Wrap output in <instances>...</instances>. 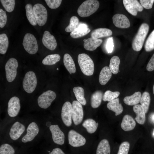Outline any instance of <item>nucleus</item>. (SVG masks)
Segmentation results:
<instances>
[{
  "label": "nucleus",
  "instance_id": "cd10ccee",
  "mask_svg": "<svg viewBox=\"0 0 154 154\" xmlns=\"http://www.w3.org/2000/svg\"><path fill=\"white\" fill-rule=\"evenodd\" d=\"M110 147L108 141L106 139L102 140L99 143L96 154H110Z\"/></svg>",
  "mask_w": 154,
  "mask_h": 154
},
{
  "label": "nucleus",
  "instance_id": "58836bf2",
  "mask_svg": "<svg viewBox=\"0 0 154 154\" xmlns=\"http://www.w3.org/2000/svg\"><path fill=\"white\" fill-rule=\"evenodd\" d=\"M120 92L118 91L112 92L110 90H108L104 93L102 99L104 101H107L109 102L117 98Z\"/></svg>",
  "mask_w": 154,
  "mask_h": 154
},
{
  "label": "nucleus",
  "instance_id": "9d476101",
  "mask_svg": "<svg viewBox=\"0 0 154 154\" xmlns=\"http://www.w3.org/2000/svg\"><path fill=\"white\" fill-rule=\"evenodd\" d=\"M68 143L73 147H78L84 145L86 143L85 138L75 131L72 129L68 133Z\"/></svg>",
  "mask_w": 154,
  "mask_h": 154
},
{
  "label": "nucleus",
  "instance_id": "6e6552de",
  "mask_svg": "<svg viewBox=\"0 0 154 154\" xmlns=\"http://www.w3.org/2000/svg\"><path fill=\"white\" fill-rule=\"evenodd\" d=\"M56 95L54 91L48 90L40 95L37 99L39 106L43 109H46L55 99Z\"/></svg>",
  "mask_w": 154,
  "mask_h": 154
},
{
  "label": "nucleus",
  "instance_id": "72a5a7b5",
  "mask_svg": "<svg viewBox=\"0 0 154 154\" xmlns=\"http://www.w3.org/2000/svg\"><path fill=\"white\" fill-rule=\"evenodd\" d=\"M60 56L58 54H49L47 56L42 60V63L45 65H51L59 61Z\"/></svg>",
  "mask_w": 154,
  "mask_h": 154
},
{
  "label": "nucleus",
  "instance_id": "2f4dec72",
  "mask_svg": "<svg viewBox=\"0 0 154 154\" xmlns=\"http://www.w3.org/2000/svg\"><path fill=\"white\" fill-rule=\"evenodd\" d=\"M73 90L77 101L82 105H86V102L84 98V92L83 88L80 86L75 87L73 88Z\"/></svg>",
  "mask_w": 154,
  "mask_h": 154
},
{
  "label": "nucleus",
  "instance_id": "c85d7f7f",
  "mask_svg": "<svg viewBox=\"0 0 154 154\" xmlns=\"http://www.w3.org/2000/svg\"><path fill=\"white\" fill-rule=\"evenodd\" d=\"M103 96V92L100 90L96 91L92 94L91 97V105L92 108H96L100 106Z\"/></svg>",
  "mask_w": 154,
  "mask_h": 154
},
{
  "label": "nucleus",
  "instance_id": "a19ab883",
  "mask_svg": "<svg viewBox=\"0 0 154 154\" xmlns=\"http://www.w3.org/2000/svg\"><path fill=\"white\" fill-rule=\"evenodd\" d=\"M15 151L10 145L7 143L2 144L0 147V154H14Z\"/></svg>",
  "mask_w": 154,
  "mask_h": 154
},
{
  "label": "nucleus",
  "instance_id": "f257e3e1",
  "mask_svg": "<svg viewBox=\"0 0 154 154\" xmlns=\"http://www.w3.org/2000/svg\"><path fill=\"white\" fill-rule=\"evenodd\" d=\"M149 29L147 24L144 23L141 25L132 42V47L134 50L139 51L141 50Z\"/></svg>",
  "mask_w": 154,
  "mask_h": 154
},
{
  "label": "nucleus",
  "instance_id": "423d86ee",
  "mask_svg": "<svg viewBox=\"0 0 154 154\" xmlns=\"http://www.w3.org/2000/svg\"><path fill=\"white\" fill-rule=\"evenodd\" d=\"M18 66L17 60L13 58H9L6 63L5 66L6 76L8 82H12L15 78Z\"/></svg>",
  "mask_w": 154,
  "mask_h": 154
},
{
  "label": "nucleus",
  "instance_id": "473e14b6",
  "mask_svg": "<svg viewBox=\"0 0 154 154\" xmlns=\"http://www.w3.org/2000/svg\"><path fill=\"white\" fill-rule=\"evenodd\" d=\"M151 98L149 93L144 92L141 95L140 102L143 107L145 114L148 112L150 103Z\"/></svg>",
  "mask_w": 154,
  "mask_h": 154
},
{
  "label": "nucleus",
  "instance_id": "39448f33",
  "mask_svg": "<svg viewBox=\"0 0 154 154\" xmlns=\"http://www.w3.org/2000/svg\"><path fill=\"white\" fill-rule=\"evenodd\" d=\"M37 84V79L35 73L30 71L26 73L24 78L23 85V89L28 93L33 92Z\"/></svg>",
  "mask_w": 154,
  "mask_h": 154
},
{
  "label": "nucleus",
  "instance_id": "c03bdc74",
  "mask_svg": "<svg viewBox=\"0 0 154 154\" xmlns=\"http://www.w3.org/2000/svg\"><path fill=\"white\" fill-rule=\"evenodd\" d=\"M7 21V16L5 11L0 9V27L3 28L5 25Z\"/></svg>",
  "mask_w": 154,
  "mask_h": 154
},
{
  "label": "nucleus",
  "instance_id": "603ef678",
  "mask_svg": "<svg viewBox=\"0 0 154 154\" xmlns=\"http://www.w3.org/2000/svg\"><path fill=\"white\" fill-rule=\"evenodd\" d=\"M153 135L154 136V131H153Z\"/></svg>",
  "mask_w": 154,
  "mask_h": 154
},
{
  "label": "nucleus",
  "instance_id": "f8f14e48",
  "mask_svg": "<svg viewBox=\"0 0 154 154\" xmlns=\"http://www.w3.org/2000/svg\"><path fill=\"white\" fill-rule=\"evenodd\" d=\"M124 6L127 11L134 16L137 15L138 12H141L143 8L140 3L136 0H123Z\"/></svg>",
  "mask_w": 154,
  "mask_h": 154
},
{
  "label": "nucleus",
  "instance_id": "a878e982",
  "mask_svg": "<svg viewBox=\"0 0 154 154\" xmlns=\"http://www.w3.org/2000/svg\"><path fill=\"white\" fill-rule=\"evenodd\" d=\"M112 31L106 28H99L93 30L91 33V37L99 39L109 36L112 35Z\"/></svg>",
  "mask_w": 154,
  "mask_h": 154
},
{
  "label": "nucleus",
  "instance_id": "2eb2a0df",
  "mask_svg": "<svg viewBox=\"0 0 154 154\" xmlns=\"http://www.w3.org/2000/svg\"><path fill=\"white\" fill-rule=\"evenodd\" d=\"M39 131L38 127L35 122H32L28 126L27 133L22 138V141L24 143L32 141L38 135Z\"/></svg>",
  "mask_w": 154,
  "mask_h": 154
},
{
  "label": "nucleus",
  "instance_id": "864d4df0",
  "mask_svg": "<svg viewBox=\"0 0 154 154\" xmlns=\"http://www.w3.org/2000/svg\"><path fill=\"white\" fill-rule=\"evenodd\" d=\"M57 70H58V68H57Z\"/></svg>",
  "mask_w": 154,
  "mask_h": 154
},
{
  "label": "nucleus",
  "instance_id": "7ed1b4c3",
  "mask_svg": "<svg viewBox=\"0 0 154 154\" xmlns=\"http://www.w3.org/2000/svg\"><path fill=\"white\" fill-rule=\"evenodd\" d=\"M78 61L80 69L84 75L90 76L93 74L94 64L93 60L88 55L85 53L79 54Z\"/></svg>",
  "mask_w": 154,
  "mask_h": 154
},
{
  "label": "nucleus",
  "instance_id": "aec40b11",
  "mask_svg": "<svg viewBox=\"0 0 154 154\" xmlns=\"http://www.w3.org/2000/svg\"><path fill=\"white\" fill-rule=\"evenodd\" d=\"M83 46L86 50L93 51L95 50L102 43V40L91 37L87 39H84Z\"/></svg>",
  "mask_w": 154,
  "mask_h": 154
},
{
  "label": "nucleus",
  "instance_id": "c9c22d12",
  "mask_svg": "<svg viewBox=\"0 0 154 154\" xmlns=\"http://www.w3.org/2000/svg\"><path fill=\"white\" fill-rule=\"evenodd\" d=\"M9 46V41L8 37L5 33L0 35V53L5 54Z\"/></svg>",
  "mask_w": 154,
  "mask_h": 154
},
{
  "label": "nucleus",
  "instance_id": "37998d69",
  "mask_svg": "<svg viewBox=\"0 0 154 154\" xmlns=\"http://www.w3.org/2000/svg\"><path fill=\"white\" fill-rule=\"evenodd\" d=\"M48 7L51 9H55L60 5L62 2L61 0H45Z\"/></svg>",
  "mask_w": 154,
  "mask_h": 154
},
{
  "label": "nucleus",
  "instance_id": "f3484780",
  "mask_svg": "<svg viewBox=\"0 0 154 154\" xmlns=\"http://www.w3.org/2000/svg\"><path fill=\"white\" fill-rule=\"evenodd\" d=\"M113 22L115 26L119 28H126L130 26L129 19L125 15L116 14L112 17Z\"/></svg>",
  "mask_w": 154,
  "mask_h": 154
},
{
  "label": "nucleus",
  "instance_id": "a18cd8bd",
  "mask_svg": "<svg viewBox=\"0 0 154 154\" xmlns=\"http://www.w3.org/2000/svg\"><path fill=\"white\" fill-rule=\"evenodd\" d=\"M114 46L113 37H111L108 38L106 44V50L108 53H111L113 52Z\"/></svg>",
  "mask_w": 154,
  "mask_h": 154
},
{
  "label": "nucleus",
  "instance_id": "4468645a",
  "mask_svg": "<svg viewBox=\"0 0 154 154\" xmlns=\"http://www.w3.org/2000/svg\"><path fill=\"white\" fill-rule=\"evenodd\" d=\"M54 142L55 143L62 145L64 143L65 136L63 132L57 125H51L49 127Z\"/></svg>",
  "mask_w": 154,
  "mask_h": 154
},
{
  "label": "nucleus",
  "instance_id": "49530a36",
  "mask_svg": "<svg viewBox=\"0 0 154 154\" xmlns=\"http://www.w3.org/2000/svg\"><path fill=\"white\" fill-rule=\"evenodd\" d=\"M139 2L143 7L149 9L152 8L154 0H140Z\"/></svg>",
  "mask_w": 154,
  "mask_h": 154
},
{
  "label": "nucleus",
  "instance_id": "1a4fd4ad",
  "mask_svg": "<svg viewBox=\"0 0 154 154\" xmlns=\"http://www.w3.org/2000/svg\"><path fill=\"white\" fill-rule=\"evenodd\" d=\"M72 107L69 102H66L63 105L61 110V116L64 124L67 127L72 124Z\"/></svg>",
  "mask_w": 154,
  "mask_h": 154
},
{
  "label": "nucleus",
  "instance_id": "dca6fc26",
  "mask_svg": "<svg viewBox=\"0 0 154 154\" xmlns=\"http://www.w3.org/2000/svg\"><path fill=\"white\" fill-rule=\"evenodd\" d=\"M42 42L44 45L48 49L53 50L56 48L57 43L53 35L48 31H44L42 38Z\"/></svg>",
  "mask_w": 154,
  "mask_h": 154
},
{
  "label": "nucleus",
  "instance_id": "f704fd0d",
  "mask_svg": "<svg viewBox=\"0 0 154 154\" xmlns=\"http://www.w3.org/2000/svg\"><path fill=\"white\" fill-rule=\"evenodd\" d=\"M120 62L119 57L117 56H113L111 58L109 67L112 73L114 74H116L118 73Z\"/></svg>",
  "mask_w": 154,
  "mask_h": 154
},
{
  "label": "nucleus",
  "instance_id": "ea45409f",
  "mask_svg": "<svg viewBox=\"0 0 154 154\" xmlns=\"http://www.w3.org/2000/svg\"><path fill=\"white\" fill-rule=\"evenodd\" d=\"M1 2L6 11L11 12L14 9L15 0H1Z\"/></svg>",
  "mask_w": 154,
  "mask_h": 154
},
{
  "label": "nucleus",
  "instance_id": "3c124183",
  "mask_svg": "<svg viewBox=\"0 0 154 154\" xmlns=\"http://www.w3.org/2000/svg\"><path fill=\"white\" fill-rule=\"evenodd\" d=\"M152 118L153 119L154 121V115L152 116Z\"/></svg>",
  "mask_w": 154,
  "mask_h": 154
},
{
  "label": "nucleus",
  "instance_id": "5701e85b",
  "mask_svg": "<svg viewBox=\"0 0 154 154\" xmlns=\"http://www.w3.org/2000/svg\"><path fill=\"white\" fill-rule=\"evenodd\" d=\"M107 106L109 110L115 112V116H116L121 114L123 110L122 106L119 103L118 98L109 102L107 104Z\"/></svg>",
  "mask_w": 154,
  "mask_h": 154
},
{
  "label": "nucleus",
  "instance_id": "e433bc0d",
  "mask_svg": "<svg viewBox=\"0 0 154 154\" xmlns=\"http://www.w3.org/2000/svg\"><path fill=\"white\" fill-rule=\"evenodd\" d=\"M144 48L145 50L147 52L151 51L154 49V29L147 39Z\"/></svg>",
  "mask_w": 154,
  "mask_h": 154
},
{
  "label": "nucleus",
  "instance_id": "ddd939ff",
  "mask_svg": "<svg viewBox=\"0 0 154 154\" xmlns=\"http://www.w3.org/2000/svg\"><path fill=\"white\" fill-rule=\"evenodd\" d=\"M21 108L20 100L16 96L10 98L8 104L7 112L9 116L11 117L17 116Z\"/></svg>",
  "mask_w": 154,
  "mask_h": 154
},
{
  "label": "nucleus",
  "instance_id": "de8ad7c7",
  "mask_svg": "<svg viewBox=\"0 0 154 154\" xmlns=\"http://www.w3.org/2000/svg\"><path fill=\"white\" fill-rule=\"evenodd\" d=\"M146 69L149 71L154 70V53L147 65Z\"/></svg>",
  "mask_w": 154,
  "mask_h": 154
},
{
  "label": "nucleus",
  "instance_id": "4c0bfd02",
  "mask_svg": "<svg viewBox=\"0 0 154 154\" xmlns=\"http://www.w3.org/2000/svg\"><path fill=\"white\" fill-rule=\"evenodd\" d=\"M79 24V20L76 16H73L70 19L69 25L65 28L67 32H71L77 28Z\"/></svg>",
  "mask_w": 154,
  "mask_h": 154
},
{
  "label": "nucleus",
  "instance_id": "9b49d317",
  "mask_svg": "<svg viewBox=\"0 0 154 154\" xmlns=\"http://www.w3.org/2000/svg\"><path fill=\"white\" fill-rule=\"evenodd\" d=\"M72 119L76 125L80 124L82 121L84 112L82 104L77 101H73L72 104Z\"/></svg>",
  "mask_w": 154,
  "mask_h": 154
},
{
  "label": "nucleus",
  "instance_id": "a211bd4d",
  "mask_svg": "<svg viewBox=\"0 0 154 154\" xmlns=\"http://www.w3.org/2000/svg\"><path fill=\"white\" fill-rule=\"evenodd\" d=\"M25 129L24 125L18 121L15 122L11 127L9 135L14 140L17 139L24 132Z\"/></svg>",
  "mask_w": 154,
  "mask_h": 154
},
{
  "label": "nucleus",
  "instance_id": "4be33fe9",
  "mask_svg": "<svg viewBox=\"0 0 154 154\" xmlns=\"http://www.w3.org/2000/svg\"><path fill=\"white\" fill-rule=\"evenodd\" d=\"M133 110L136 115L135 120L139 124H143L145 120V113L142 106L140 104H137L133 106Z\"/></svg>",
  "mask_w": 154,
  "mask_h": 154
},
{
  "label": "nucleus",
  "instance_id": "0eeeda50",
  "mask_svg": "<svg viewBox=\"0 0 154 154\" xmlns=\"http://www.w3.org/2000/svg\"><path fill=\"white\" fill-rule=\"evenodd\" d=\"M33 10L38 24L40 26L44 25L47 19L46 9L42 4L37 3L33 6Z\"/></svg>",
  "mask_w": 154,
  "mask_h": 154
},
{
  "label": "nucleus",
  "instance_id": "c756f323",
  "mask_svg": "<svg viewBox=\"0 0 154 154\" xmlns=\"http://www.w3.org/2000/svg\"><path fill=\"white\" fill-rule=\"evenodd\" d=\"M98 123L92 119L89 118L85 120L82 124V126L85 128L89 133H94L96 130Z\"/></svg>",
  "mask_w": 154,
  "mask_h": 154
},
{
  "label": "nucleus",
  "instance_id": "412c9836",
  "mask_svg": "<svg viewBox=\"0 0 154 154\" xmlns=\"http://www.w3.org/2000/svg\"><path fill=\"white\" fill-rule=\"evenodd\" d=\"M136 125L134 119L129 115H125L121 123V126L123 130L129 131L133 130Z\"/></svg>",
  "mask_w": 154,
  "mask_h": 154
},
{
  "label": "nucleus",
  "instance_id": "20e7f679",
  "mask_svg": "<svg viewBox=\"0 0 154 154\" xmlns=\"http://www.w3.org/2000/svg\"><path fill=\"white\" fill-rule=\"evenodd\" d=\"M23 45L25 50L31 54H36L38 51V47L37 39L33 35L27 33L25 35Z\"/></svg>",
  "mask_w": 154,
  "mask_h": 154
},
{
  "label": "nucleus",
  "instance_id": "f03ea898",
  "mask_svg": "<svg viewBox=\"0 0 154 154\" xmlns=\"http://www.w3.org/2000/svg\"><path fill=\"white\" fill-rule=\"evenodd\" d=\"M100 3L96 0H87L84 1L79 7L77 13L82 17L89 16L98 9Z\"/></svg>",
  "mask_w": 154,
  "mask_h": 154
},
{
  "label": "nucleus",
  "instance_id": "b1692460",
  "mask_svg": "<svg viewBox=\"0 0 154 154\" xmlns=\"http://www.w3.org/2000/svg\"><path fill=\"white\" fill-rule=\"evenodd\" d=\"M112 72L109 67L108 66L104 67L101 70L99 74V82L102 85H105L111 78Z\"/></svg>",
  "mask_w": 154,
  "mask_h": 154
},
{
  "label": "nucleus",
  "instance_id": "7c9ffc66",
  "mask_svg": "<svg viewBox=\"0 0 154 154\" xmlns=\"http://www.w3.org/2000/svg\"><path fill=\"white\" fill-rule=\"evenodd\" d=\"M26 15L30 23L33 26L36 25L37 23L32 5L27 4L25 6Z\"/></svg>",
  "mask_w": 154,
  "mask_h": 154
},
{
  "label": "nucleus",
  "instance_id": "09e8293b",
  "mask_svg": "<svg viewBox=\"0 0 154 154\" xmlns=\"http://www.w3.org/2000/svg\"><path fill=\"white\" fill-rule=\"evenodd\" d=\"M50 154H65L59 148H56L49 152Z\"/></svg>",
  "mask_w": 154,
  "mask_h": 154
},
{
  "label": "nucleus",
  "instance_id": "bb28decb",
  "mask_svg": "<svg viewBox=\"0 0 154 154\" xmlns=\"http://www.w3.org/2000/svg\"><path fill=\"white\" fill-rule=\"evenodd\" d=\"M141 96L140 92H136L131 96L125 97L123 99V102L127 105L134 106L140 102Z\"/></svg>",
  "mask_w": 154,
  "mask_h": 154
},
{
  "label": "nucleus",
  "instance_id": "6ab92c4d",
  "mask_svg": "<svg viewBox=\"0 0 154 154\" xmlns=\"http://www.w3.org/2000/svg\"><path fill=\"white\" fill-rule=\"evenodd\" d=\"M90 31L86 24L80 23H79L77 28L70 33V35L73 38H77L85 36Z\"/></svg>",
  "mask_w": 154,
  "mask_h": 154
},
{
  "label": "nucleus",
  "instance_id": "393cba45",
  "mask_svg": "<svg viewBox=\"0 0 154 154\" xmlns=\"http://www.w3.org/2000/svg\"><path fill=\"white\" fill-rule=\"evenodd\" d=\"M64 65L70 74L76 72V68L74 62L71 56L68 53L65 54L63 57Z\"/></svg>",
  "mask_w": 154,
  "mask_h": 154
},
{
  "label": "nucleus",
  "instance_id": "8fccbe9b",
  "mask_svg": "<svg viewBox=\"0 0 154 154\" xmlns=\"http://www.w3.org/2000/svg\"><path fill=\"white\" fill-rule=\"evenodd\" d=\"M153 94H154V84L153 86Z\"/></svg>",
  "mask_w": 154,
  "mask_h": 154
},
{
  "label": "nucleus",
  "instance_id": "79ce46f5",
  "mask_svg": "<svg viewBox=\"0 0 154 154\" xmlns=\"http://www.w3.org/2000/svg\"><path fill=\"white\" fill-rule=\"evenodd\" d=\"M130 147L129 143L124 141L120 145L117 154H128Z\"/></svg>",
  "mask_w": 154,
  "mask_h": 154
}]
</instances>
